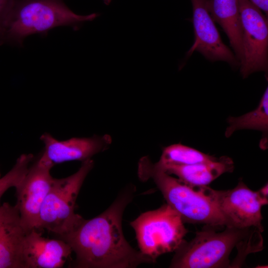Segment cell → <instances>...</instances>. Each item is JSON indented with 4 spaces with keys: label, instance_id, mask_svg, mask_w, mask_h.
<instances>
[{
    "label": "cell",
    "instance_id": "cell-20",
    "mask_svg": "<svg viewBox=\"0 0 268 268\" xmlns=\"http://www.w3.org/2000/svg\"><path fill=\"white\" fill-rule=\"evenodd\" d=\"M258 7L261 11H263L267 17L268 14V0H248Z\"/></svg>",
    "mask_w": 268,
    "mask_h": 268
},
{
    "label": "cell",
    "instance_id": "cell-9",
    "mask_svg": "<svg viewBox=\"0 0 268 268\" xmlns=\"http://www.w3.org/2000/svg\"><path fill=\"white\" fill-rule=\"evenodd\" d=\"M53 166L41 154L15 188V205L28 231L37 229L42 205L54 182L51 174Z\"/></svg>",
    "mask_w": 268,
    "mask_h": 268
},
{
    "label": "cell",
    "instance_id": "cell-7",
    "mask_svg": "<svg viewBox=\"0 0 268 268\" xmlns=\"http://www.w3.org/2000/svg\"><path fill=\"white\" fill-rule=\"evenodd\" d=\"M208 192L223 216L226 226L239 229L256 228L264 231L262 207L268 198L249 189L242 180L233 189L216 190L207 186Z\"/></svg>",
    "mask_w": 268,
    "mask_h": 268
},
{
    "label": "cell",
    "instance_id": "cell-17",
    "mask_svg": "<svg viewBox=\"0 0 268 268\" xmlns=\"http://www.w3.org/2000/svg\"><path fill=\"white\" fill-rule=\"evenodd\" d=\"M217 158L192 147L177 143L164 147L159 161L155 164L158 166L167 164L191 165L212 161Z\"/></svg>",
    "mask_w": 268,
    "mask_h": 268
},
{
    "label": "cell",
    "instance_id": "cell-11",
    "mask_svg": "<svg viewBox=\"0 0 268 268\" xmlns=\"http://www.w3.org/2000/svg\"><path fill=\"white\" fill-rule=\"evenodd\" d=\"M40 139L44 146L42 155L54 165L91 159L95 154L106 150L112 143V138L108 134L59 140L45 133L41 135Z\"/></svg>",
    "mask_w": 268,
    "mask_h": 268
},
{
    "label": "cell",
    "instance_id": "cell-8",
    "mask_svg": "<svg viewBox=\"0 0 268 268\" xmlns=\"http://www.w3.org/2000/svg\"><path fill=\"white\" fill-rule=\"evenodd\" d=\"M242 27L243 58L240 65L243 78L258 71L268 73V17L248 0H238Z\"/></svg>",
    "mask_w": 268,
    "mask_h": 268
},
{
    "label": "cell",
    "instance_id": "cell-12",
    "mask_svg": "<svg viewBox=\"0 0 268 268\" xmlns=\"http://www.w3.org/2000/svg\"><path fill=\"white\" fill-rule=\"evenodd\" d=\"M36 229L29 231L22 249L23 268H59L70 255L72 250L61 239L45 238Z\"/></svg>",
    "mask_w": 268,
    "mask_h": 268
},
{
    "label": "cell",
    "instance_id": "cell-19",
    "mask_svg": "<svg viewBox=\"0 0 268 268\" xmlns=\"http://www.w3.org/2000/svg\"><path fill=\"white\" fill-rule=\"evenodd\" d=\"M15 0H0V24L12 7Z\"/></svg>",
    "mask_w": 268,
    "mask_h": 268
},
{
    "label": "cell",
    "instance_id": "cell-6",
    "mask_svg": "<svg viewBox=\"0 0 268 268\" xmlns=\"http://www.w3.org/2000/svg\"><path fill=\"white\" fill-rule=\"evenodd\" d=\"M94 166L91 159L82 162L73 174L54 178L42 205L37 229H45L61 236L67 232L78 214L74 212L77 198L83 182Z\"/></svg>",
    "mask_w": 268,
    "mask_h": 268
},
{
    "label": "cell",
    "instance_id": "cell-10",
    "mask_svg": "<svg viewBox=\"0 0 268 268\" xmlns=\"http://www.w3.org/2000/svg\"><path fill=\"white\" fill-rule=\"evenodd\" d=\"M207 0H191L193 7L194 42L188 57L197 51L211 62L223 61L232 68L240 67L234 53L223 43L207 7Z\"/></svg>",
    "mask_w": 268,
    "mask_h": 268
},
{
    "label": "cell",
    "instance_id": "cell-16",
    "mask_svg": "<svg viewBox=\"0 0 268 268\" xmlns=\"http://www.w3.org/2000/svg\"><path fill=\"white\" fill-rule=\"evenodd\" d=\"M228 124L225 132L226 137L231 136L237 131L254 130L263 134L261 141L262 149L266 148L268 132V88L266 89L258 107L254 110L239 117H229Z\"/></svg>",
    "mask_w": 268,
    "mask_h": 268
},
{
    "label": "cell",
    "instance_id": "cell-15",
    "mask_svg": "<svg viewBox=\"0 0 268 268\" xmlns=\"http://www.w3.org/2000/svg\"><path fill=\"white\" fill-rule=\"evenodd\" d=\"M207 7L214 22L227 36L240 65L243 58V31L238 0H207Z\"/></svg>",
    "mask_w": 268,
    "mask_h": 268
},
{
    "label": "cell",
    "instance_id": "cell-4",
    "mask_svg": "<svg viewBox=\"0 0 268 268\" xmlns=\"http://www.w3.org/2000/svg\"><path fill=\"white\" fill-rule=\"evenodd\" d=\"M142 180L151 179L168 204L181 216L184 223L225 227L224 219L209 195L207 186H191L154 167L145 157L138 163Z\"/></svg>",
    "mask_w": 268,
    "mask_h": 268
},
{
    "label": "cell",
    "instance_id": "cell-23",
    "mask_svg": "<svg viewBox=\"0 0 268 268\" xmlns=\"http://www.w3.org/2000/svg\"><path fill=\"white\" fill-rule=\"evenodd\" d=\"M0 176H1V174H0Z\"/></svg>",
    "mask_w": 268,
    "mask_h": 268
},
{
    "label": "cell",
    "instance_id": "cell-2",
    "mask_svg": "<svg viewBox=\"0 0 268 268\" xmlns=\"http://www.w3.org/2000/svg\"><path fill=\"white\" fill-rule=\"evenodd\" d=\"M205 226L191 241H183L175 251L170 268H231L229 257L234 248L238 251L235 258L243 261L258 251L262 242V232L256 228L225 226L222 231L216 232L217 227Z\"/></svg>",
    "mask_w": 268,
    "mask_h": 268
},
{
    "label": "cell",
    "instance_id": "cell-22",
    "mask_svg": "<svg viewBox=\"0 0 268 268\" xmlns=\"http://www.w3.org/2000/svg\"><path fill=\"white\" fill-rule=\"evenodd\" d=\"M105 4L108 5L111 1V0H103Z\"/></svg>",
    "mask_w": 268,
    "mask_h": 268
},
{
    "label": "cell",
    "instance_id": "cell-3",
    "mask_svg": "<svg viewBox=\"0 0 268 268\" xmlns=\"http://www.w3.org/2000/svg\"><path fill=\"white\" fill-rule=\"evenodd\" d=\"M99 15L77 14L63 0H15L0 24V45L22 46L28 36L46 35L60 26L78 30L84 23L93 21Z\"/></svg>",
    "mask_w": 268,
    "mask_h": 268
},
{
    "label": "cell",
    "instance_id": "cell-13",
    "mask_svg": "<svg viewBox=\"0 0 268 268\" xmlns=\"http://www.w3.org/2000/svg\"><path fill=\"white\" fill-rule=\"evenodd\" d=\"M28 232L15 205L0 206V268H23L22 249Z\"/></svg>",
    "mask_w": 268,
    "mask_h": 268
},
{
    "label": "cell",
    "instance_id": "cell-18",
    "mask_svg": "<svg viewBox=\"0 0 268 268\" xmlns=\"http://www.w3.org/2000/svg\"><path fill=\"white\" fill-rule=\"evenodd\" d=\"M31 153L22 154L17 158L12 168L3 176L0 177V199L10 188H16L27 173L34 160Z\"/></svg>",
    "mask_w": 268,
    "mask_h": 268
},
{
    "label": "cell",
    "instance_id": "cell-21",
    "mask_svg": "<svg viewBox=\"0 0 268 268\" xmlns=\"http://www.w3.org/2000/svg\"><path fill=\"white\" fill-rule=\"evenodd\" d=\"M258 192L262 197L266 198H268V183L266 184L259 190H258Z\"/></svg>",
    "mask_w": 268,
    "mask_h": 268
},
{
    "label": "cell",
    "instance_id": "cell-5",
    "mask_svg": "<svg viewBox=\"0 0 268 268\" xmlns=\"http://www.w3.org/2000/svg\"><path fill=\"white\" fill-rule=\"evenodd\" d=\"M180 215L168 204L141 213L131 222L139 251L153 263L160 256L175 252L188 233Z\"/></svg>",
    "mask_w": 268,
    "mask_h": 268
},
{
    "label": "cell",
    "instance_id": "cell-1",
    "mask_svg": "<svg viewBox=\"0 0 268 268\" xmlns=\"http://www.w3.org/2000/svg\"><path fill=\"white\" fill-rule=\"evenodd\" d=\"M134 190H123L104 212L90 219L78 214L69 230L59 236L75 254L77 268H134L153 263L133 248L122 229V217Z\"/></svg>",
    "mask_w": 268,
    "mask_h": 268
},
{
    "label": "cell",
    "instance_id": "cell-14",
    "mask_svg": "<svg viewBox=\"0 0 268 268\" xmlns=\"http://www.w3.org/2000/svg\"><path fill=\"white\" fill-rule=\"evenodd\" d=\"M156 168L168 174L176 175L178 179L191 186H207L221 175L232 173L234 170L233 160L227 156H222L212 161L191 165L167 164Z\"/></svg>",
    "mask_w": 268,
    "mask_h": 268
}]
</instances>
